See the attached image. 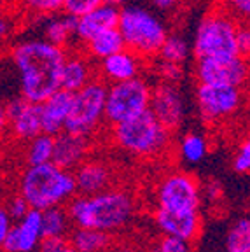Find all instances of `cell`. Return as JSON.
Listing matches in <instances>:
<instances>
[{
	"label": "cell",
	"instance_id": "cell-1",
	"mask_svg": "<svg viewBox=\"0 0 250 252\" xmlns=\"http://www.w3.org/2000/svg\"><path fill=\"white\" fill-rule=\"evenodd\" d=\"M18 74L20 96L40 103L60 90L63 62L66 49L47 42L46 39H27L18 42L9 51Z\"/></svg>",
	"mask_w": 250,
	"mask_h": 252
},
{
	"label": "cell",
	"instance_id": "cell-2",
	"mask_svg": "<svg viewBox=\"0 0 250 252\" xmlns=\"http://www.w3.org/2000/svg\"><path fill=\"white\" fill-rule=\"evenodd\" d=\"M72 224L112 235L126 228L135 216V198L123 189H105L94 194H75L66 201Z\"/></svg>",
	"mask_w": 250,
	"mask_h": 252
},
{
	"label": "cell",
	"instance_id": "cell-3",
	"mask_svg": "<svg viewBox=\"0 0 250 252\" xmlns=\"http://www.w3.org/2000/svg\"><path fill=\"white\" fill-rule=\"evenodd\" d=\"M20 194L30 209L44 210L55 205H65L77 194L74 173L60 168L53 161L27 166L20 179Z\"/></svg>",
	"mask_w": 250,
	"mask_h": 252
},
{
	"label": "cell",
	"instance_id": "cell-4",
	"mask_svg": "<svg viewBox=\"0 0 250 252\" xmlns=\"http://www.w3.org/2000/svg\"><path fill=\"white\" fill-rule=\"evenodd\" d=\"M110 128L116 146L138 158L161 156L172 144V131L164 128L149 109Z\"/></svg>",
	"mask_w": 250,
	"mask_h": 252
},
{
	"label": "cell",
	"instance_id": "cell-5",
	"mask_svg": "<svg viewBox=\"0 0 250 252\" xmlns=\"http://www.w3.org/2000/svg\"><path fill=\"white\" fill-rule=\"evenodd\" d=\"M118 30L125 40V47L145 62H153L159 53L168 30L164 23L149 9L129 5L119 9Z\"/></svg>",
	"mask_w": 250,
	"mask_h": 252
},
{
	"label": "cell",
	"instance_id": "cell-6",
	"mask_svg": "<svg viewBox=\"0 0 250 252\" xmlns=\"http://www.w3.org/2000/svg\"><path fill=\"white\" fill-rule=\"evenodd\" d=\"M236 21L222 7L207 14L196 30L191 53L196 58H231L240 55L236 44Z\"/></svg>",
	"mask_w": 250,
	"mask_h": 252
},
{
	"label": "cell",
	"instance_id": "cell-7",
	"mask_svg": "<svg viewBox=\"0 0 250 252\" xmlns=\"http://www.w3.org/2000/svg\"><path fill=\"white\" fill-rule=\"evenodd\" d=\"M107 86L109 84L96 75L86 86L72 93V107L63 131L90 138L96 133L98 128L105 123L103 116H105Z\"/></svg>",
	"mask_w": 250,
	"mask_h": 252
},
{
	"label": "cell",
	"instance_id": "cell-8",
	"mask_svg": "<svg viewBox=\"0 0 250 252\" xmlns=\"http://www.w3.org/2000/svg\"><path fill=\"white\" fill-rule=\"evenodd\" d=\"M153 86L142 75L138 77L112 83L107 86L105 96V123L109 126L131 119L149 109Z\"/></svg>",
	"mask_w": 250,
	"mask_h": 252
},
{
	"label": "cell",
	"instance_id": "cell-9",
	"mask_svg": "<svg viewBox=\"0 0 250 252\" xmlns=\"http://www.w3.org/2000/svg\"><path fill=\"white\" fill-rule=\"evenodd\" d=\"M201 188L191 173H168L157 184V209L168 212H199L201 207Z\"/></svg>",
	"mask_w": 250,
	"mask_h": 252
},
{
	"label": "cell",
	"instance_id": "cell-10",
	"mask_svg": "<svg viewBox=\"0 0 250 252\" xmlns=\"http://www.w3.org/2000/svg\"><path fill=\"white\" fill-rule=\"evenodd\" d=\"M201 119L208 125L235 116L243 105V88L229 84H201L196 90Z\"/></svg>",
	"mask_w": 250,
	"mask_h": 252
},
{
	"label": "cell",
	"instance_id": "cell-11",
	"mask_svg": "<svg viewBox=\"0 0 250 252\" xmlns=\"http://www.w3.org/2000/svg\"><path fill=\"white\" fill-rule=\"evenodd\" d=\"M194 75L201 84H229L243 88L249 79V62L242 55L231 58H196Z\"/></svg>",
	"mask_w": 250,
	"mask_h": 252
},
{
	"label": "cell",
	"instance_id": "cell-12",
	"mask_svg": "<svg viewBox=\"0 0 250 252\" xmlns=\"http://www.w3.org/2000/svg\"><path fill=\"white\" fill-rule=\"evenodd\" d=\"M149 110L170 131L179 130L188 114L184 94L177 84L172 83H159L157 86H153Z\"/></svg>",
	"mask_w": 250,
	"mask_h": 252
},
{
	"label": "cell",
	"instance_id": "cell-13",
	"mask_svg": "<svg viewBox=\"0 0 250 252\" xmlns=\"http://www.w3.org/2000/svg\"><path fill=\"white\" fill-rule=\"evenodd\" d=\"M7 109V130L18 140L28 142L40 131V107L39 103L28 102L23 96H14L5 102Z\"/></svg>",
	"mask_w": 250,
	"mask_h": 252
},
{
	"label": "cell",
	"instance_id": "cell-14",
	"mask_svg": "<svg viewBox=\"0 0 250 252\" xmlns=\"http://www.w3.org/2000/svg\"><path fill=\"white\" fill-rule=\"evenodd\" d=\"M42 240L40 210L30 209L20 220L12 222L2 247L5 252H33Z\"/></svg>",
	"mask_w": 250,
	"mask_h": 252
},
{
	"label": "cell",
	"instance_id": "cell-15",
	"mask_svg": "<svg viewBox=\"0 0 250 252\" xmlns=\"http://www.w3.org/2000/svg\"><path fill=\"white\" fill-rule=\"evenodd\" d=\"M154 224L163 235L175 236L182 240L194 242L201 233V214L199 212H168L156 209Z\"/></svg>",
	"mask_w": 250,
	"mask_h": 252
},
{
	"label": "cell",
	"instance_id": "cell-16",
	"mask_svg": "<svg viewBox=\"0 0 250 252\" xmlns=\"http://www.w3.org/2000/svg\"><path fill=\"white\" fill-rule=\"evenodd\" d=\"M144 62L145 60L125 47L98 62V77L103 79L107 84L138 77L144 70Z\"/></svg>",
	"mask_w": 250,
	"mask_h": 252
},
{
	"label": "cell",
	"instance_id": "cell-17",
	"mask_svg": "<svg viewBox=\"0 0 250 252\" xmlns=\"http://www.w3.org/2000/svg\"><path fill=\"white\" fill-rule=\"evenodd\" d=\"M90 146V137H81V135L68 133V131H60L58 135H55V147H53L51 161L55 165H58L60 168L74 172L88 158Z\"/></svg>",
	"mask_w": 250,
	"mask_h": 252
},
{
	"label": "cell",
	"instance_id": "cell-18",
	"mask_svg": "<svg viewBox=\"0 0 250 252\" xmlns=\"http://www.w3.org/2000/svg\"><path fill=\"white\" fill-rule=\"evenodd\" d=\"M40 107V130L47 135H58L65 128L66 118L72 107V93L60 88L58 91L47 96L44 102L39 103Z\"/></svg>",
	"mask_w": 250,
	"mask_h": 252
},
{
	"label": "cell",
	"instance_id": "cell-19",
	"mask_svg": "<svg viewBox=\"0 0 250 252\" xmlns=\"http://www.w3.org/2000/svg\"><path fill=\"white\" fill-rule=\"evenodd\" d=\"M74 181L77 194H94L105 191L112 184V170L98 159H84L74 170Z\"/></svg>",
	"mask_w": 250,
	"mask_h": 252
},
{
	"label": "cell",
	"instance_id": "cell-20",
	"mask_svg": "<svg viewBox=\"0 0 250 252\" xmlns=\"http://www.w3.org/2000/svg\"><path fill=\"white\" fill-rule=\"evenodd\" d=\"M119 20V7L103 2L96 9L90 11L88 14L75 18V42L84 44L88 39L107 30V28H116Z\"/></svg>",
	"mask_w": 250,
	"mask_h": 252
},
{
	"label": "cell",
	"instance_id": "cell-21",
	"mask_svg": "<svg viewBox=\"0 0 250 252\" xmlns=\"http://www.w3.org/2000/svg\"><path fill=\"white\" fill-rule=\"evenodd\" d=\"M96 77L93 60L86 53H68L63 62L62 77H60V88L65 91L75 93L82 86H86L91 79Z\"/></svg>",
	"mask_w": 250,
	"mask_h": 252
},
{
	"label": "cell",
	"instance_id": "cell-22",
	"mask_svg": "<svg viewBox=\"0 0 250 252\" xmlns=\"http://www.w3.org/2000/svg\"><path fill=\"white\" fill-rule=\"evenodd\" d=\"M44 37L47 42L60 46L63 49H68L72 42H75V18L65 14V12H56L51 16H44Z\"/></svg>",
	"mask_w": 250,
	"mask_h": 252
},
{
	"label": "cell",
	"instance_id": "cell-23",
	"mask_svg": "<svg viewBox=\"0 0 250 252\" xmlns=\"http://www.w3.org/2000/svg\"><path fill=\"white\" fill-rule=\"evenodd\" d=\"M121 49H125V40H123L118 27L107 28V30L100 32L84 42V53L93 62H100V60L121 51Z\"/></svg>",
	"mask_w": 250,
	"mask_h": 252
},
{
	"label": "cell",
	"instance_id": "cell-24",
	"mask_svg": "<svg viewBox=\"0 0 250 252\" xmlns=\"http://www.w3.org/2000/svg\"><path fill=\"white\" fill-rule=\"evenodd\" d=\"M66 240L79 252H109L114 245L110 233L93 228H79V226H75V229L68 233Z\"/></svg>",
	"mask_w": 250,
	"mask_h": 252
},
{
	"label": "cell",
	"instance_id": "cell-25",
	"mask_svg": "<svg viewBox=\"0 0 250 252\" xmlns=\"http://www.w3.org/2000/svg\"><path fill=\"white\" fill-rule=\"evenodd\" d=\"M40 226H42V236L66 238L72 228V220L66 212V207L55 205V207L40 210Z\"/></svg>",
	"mask_w": 250,
	"mask_h": 252
},
{
	"label": "cell",
	"instance_id": "cell-26",
	"mask_svg": "<svg viewBox=\"0 0 250 252\" xmlns=\"http://www.w3.org/2000/svg\"><path fill=\"white\" fill-rule=\"evenodd\" d=\"M53 147H55V137L53 135L40 131L39 135L31 137L27 144V153H25L27 166L49 163L53 158Z\"/></svg>",
	"mask_w": 250,
	"mask_h": 252
},
{
	"label": "cell",
	"instance_id": "cell-27",
	"mask_svg": "<svg viewBox=\"0 0 250 252\" xmlns=\"http://www.w3.org/2000/svg\"><path fill=\"white\" fill-rule=\"evenodd\" d=\"M179 154L188 165H198L207 158L208 142L199 133H186L179 142Z\"/></svg>",
	"mask_w": 250,
	"mask_h": 252
},
{
	"label": "cell",
	"instance_id": "cell-28",
	"mask_svg": "<svg viewBox=\"0 0 250 252\" xmlns=\"http://www.w3.org/2000/svg\"><path fill=\"white\" fill-rule=\"evenodd\" d=\"M191 56V44L180 35H166L164 42L161 44L159 53L156 58L168 60V62H175L184 65Z\"/></svg>",
	"mask_w": 250,
	"mask_h": 252
},
{
	"label": "cell",
	"instance_id": "cell-29",
	"mask_svg": "<svg viewBox=\"0 0 250 252\" xmlns=\"http://www.w3.org/2000/svg\"><path fill=\"white\" fill-rule=\"evenodd\" d=\"M226 252H250L249 217H240L231 224L226 236Z\"/></svg>",
	"mask_w": 250,
	"mask_h": 252
},
{
	"label": "cell",
	"instance_id": "cell-30",
	"mask_svg": "<svg viewBox=\"0 0 250 252\" xmlns=\"http://www.w3.org/2000/svg\"><path fill=\"white\" fill-rule=\"evenodd\" d=\"M63 2L65 0H16V4L21 11H25L30 16H35V18H44V16L62 12Z\"/></svg>",
	"mask_w": 250,
	"mask_h": 252
},
{
	"label": "cell",
	"instance_id": "cell-31",
	"mask_svg": "<svg viewBox=\"0 0 250 252\" xmlns=\"http://www.w3.org/2000/svg\"><path fill=\"white\" fill-rule=\"evenodd\" d=\"M154 70L159 79V83H172L179 84L184 77V65L175 62H168V60L154 58Z\"/></svg>",
	"mask_w": 250,
	"mask_h": 252
},
{
	"label": "cell",
	"instance_id": "cell-32",
	"mask_svg": "<svg viewBox=\"0 0 250 252\" xmlns=\"http://www.w3.org/2000/svg\"><path fill=\"white\" fill-rule=\"evenodd\" d=\"M153 252H194V249H192V242L163 235L154 245Z\"/></svg>",
	"mask_w": 250,
	"mask_h": 252
},
{
	"label": "cell",
	"instance_id": "cell-33",
	"mask_svg": "<svg viewBox=\"0 0 250 252\" xmlns=\"http://www.w3.org/2000/svg\"><path fill=\"white\" fill-rule=\"evenodd\" d=\"M103 0H65L63 2V12L72 18H81L90 11L102 5Z\"/></svg>",
	"mask_w": 250,
	"mask_h": 252
},
{
	"label": "cell",
	"instance_id": "cell-34",
	"mask_svg": "<svg viewBox=\"0 0 250 252\" xmlns=\"http://www.w3.org/2000/svg\"><path fill=\"white\" fill-rule=\"evenodd\" d=\"M233 168L236 173L247 175L250 172V144L249 140H243L235 151L233 156Z\"/></svg>",
	"mask_w": 250,
	"mask_h": 252
},
{
	"label": "cell",
	"instance_id": "cell-35",
	"mask_svg": "<svg viewBox=\"0 0 250 252\" xmlns=\"http://www.w3.org/2000/svg\"><path fill=\"white\" fill-rule=\"evenodd\" d=\"M222 9L242 23V21L249 20L250 16V0H224Z\"/></svg>",
	"mask_w": 250,
	"mask_h": 252
},
{
	"label": "cell",
	"instance_id": "cell-36",
	"mask_svg": "<svg viewBox=\"0 0 250 252\" xmlns=\"http://www.w3.org/2000/svg\"><path fill=\"white\" fill-rule=\"evenodd\" d=\"M5 209H7V212H9V216H11V219L14 220H20L21 217L25 216V214L30 210V205L27 203V200H25L23 196H14V198H11L9 200V203L5 205Z\"/></svg>",
	"mask_w": 250,
	"mask_h": 252
},
{
	"label": "cell",
	"instance_id": "cell-37",
	"mask_svg": "<svg viewBox=\"0 0 250 252\" xmlns=\"http://www.w3.org/2000/svg\"><path fill=\"white\" fill-rule=\"evenodd\" d=\"M236 44H238L240 55L247 58V56H249V51H250V30L247 25L240 23L238 32H236Z\"/></svg>",
	"mask_w": 250,
	"mask_h": 252
},
{
	"label": "cell",
	"instance_id": "cell-38",
	"mask_svg": "<svg viewBox=\"0 0 250 252\" xmlns=\"http://www.w3.org/2000/svg\"><path fill=\"white\" fill-rule=\"evenodd\" d=\"M12 222H14V220L11 219L7 209H5L4 205H0V247H2V244H4L5 236H7Z\"/></svg>",
	"mask_w": 250,
	"mask_h": 252
},
{
	"label": "cell",
	"instance_id": "cell-39",
	"mask_svg": "<svg viewBox=\"0 0 250 252\" xmlns=\"http://www.w3.org/2000/svg\"><path fill=\"white\" fill-rule=\"evenodd\" d=\"M66 238H56V236H42V240L39 242L40 252H55L60 245L65 242Z\"/></svg>",
	"mask_w": 250,
	"mask_h": 252
},
{
	"label": "cell",
	"instance_id": "cell-40",
	"mask_svg": "<svg viewBox=\"0 0 250 252\" xmlns=\"http://www.w3.org/2000/svg\"><path fill=\"white\" fill-rule=\"evenodd\" d=\"M11 30H12V25L7 16H0V40L7 39L11 35Z\"/></svg>",
	"mask_w": 250,
	"mask_h": 252
},
{
	"label": "cell",
	"instance_id": "cell-41",
	"mask_svg": "<svg viewBox=\"0 0 250 252\" xmlns=\"http://www.w3.org/2000/svg\"><path fill=\"white\" fill-rule=\"evenodd\" d=\"M7 131V109H5V102L0 100V137Z\"/></svg>",
	"mask_w": 250,
	"mask_h": 252
},
{
	"label": "cell",
	"instance_id": "cell-42",
	"mask_svg": "<svg viewBox=\"0 0 250 252\" xmlns=\"http://www.w3.org/2000/svg\"><path fill=\"white\" fill-rule=\"evenodd\" d=\"M153 4L159 11H170V9H173L179 4V0H153Z\"/></svg>",
	"mask_w": 250,
	"mask_h": 252
},
{
	"label": "cell",
	"instance_id": "cell-43",
	"mask_svg": "<svg viewBox=\"0 0 250 252\" xmlns=\"http://www.w3.org/2000/svg\"><path fill=\"white\" fill-rule=\"evenodd\" d=\"M109 252H142V251H138V249L133 247V245L121 244V245H112Z\"/></svg>",
	"mask_w": 250,
	"mask_h": 252
},
{
	"label": "cell",
	"instance_id": "cell-44",
	"mask_svg": "<svg viewBox=\"0 0 250 252\" xmlns=\"http://www.w3.org/2000/svg\"><path fill=\"white\" fill-rule=\"evenodd\" d=\"M55 252H79V251H77V249L74 247V245L70 244V242H68V240H65V242H63L62 245H60L58 249H56Z\"/></svg>",
	"mask_w": 250,
	"mask_h": 252
},
{
	"label": "cell",
	"instance_id": "cell-45",
	"mask_svg": "<svg viewBox=\"0 0 250 252\" xmlns=\"http://www.w3.org/2000/svg\"><path fill=\"white\" fill-rule=\"evenodd\" d=\"M105 4H110V5H116V7H119V5H123L126 2V0H103Z\"/></svg>",
	"mask_w": 250,
	"mask_h": 252
},
{
	"label": "cell",
	"instance_id": "cell-46",
	"mask_svg": "<svg viewBox=\"0 0 250 252\" xmlns=\"http://www.w3.org/2000/svg\"><path fill=\"white\" fill-rule=\"evenodd\" d=\"M4 4H7V0H0V7H2Z\"/></svg>",
	"mask_w": 250,
	"mask_h": 252
}]
</instances>
